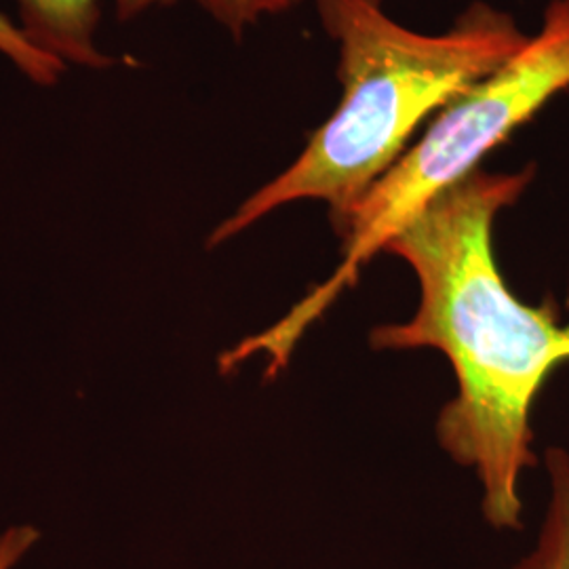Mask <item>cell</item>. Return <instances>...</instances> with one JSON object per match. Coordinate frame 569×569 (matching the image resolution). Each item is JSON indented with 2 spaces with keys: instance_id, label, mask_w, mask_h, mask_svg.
Masks as SVG:
<instances>
[{
  "instance_id": "1",
  "label": "cell",
  "mask_w": 569,
  "mask_h": 569,
  "mask_svg": "<svg viewBox=\"0 0 569 569\" xmlns=\"http://www.w3.org/2000/svg\"><path fill=\"white\" fill-rule=\"evenodd\" d=\"M533 167L477 169L416 211L382 251L411 266L420 305L407 323L371 331L376 350L437 348L448 355L458 395L441 409L437 439L475 468L483 515L496 529L521 528L519 477L536 467L531 407L552 371L569 361V321L555 302H521L500 272L493 224L517 203Z\"/></svg>"
},
{
  "instance_id": "7",
  "label": "cell",
  "mask_w": 569,
  "mask_h": 569,
  "mask_svg": "<svg viewBox=\"0 0 569 569\" xmlns=\"http://www.w3.org/2000/svg\"><path fill=\"white\" fill-rule=\"evenodd\" d=\"M302 0H197V4L226 32L241 39L244 32L266 18L283 16Z\"/></svg>"
},
{
  "instance_id": "8",
  "label": "cell",
  "mask_w": 569,
  "mask_h": 569,
  "mask_svg": "<svg viewBox=\"0 0 569 569\" xmlns=\"http://www.w3.org/2000/svg\"><path fill=\"white\" fill-rule=\"evenodd\" d=\"M39 536H41L39 529L30 528V526L7 529L0 536V569L16 568V563L20 561L21 557L34 547Z\"/></svg>"
},
{
  "instance_id": "6",
  "label": "cell",
  "mask_w": 569,
  "mask_h": 569,
  "mask_svg": "<svg viewBox=\"0 0 569 569\" xmlns=\"http://www.w3.org/2000/svg\"><path fill=\"white\" fill-rule=\"evenodd\" d=\"M0 56L11 61L13 68L20 70L28 81L41 87L56 84L66 72L60 61L49 58L39 47L28 41L26 34L21 32L20 23L9 20L2 11H0Z\"/></svg>"
},
{
  "instance_id": "4",
  "label": "cell",
  "mask_w": 569,
  "mask_h": 569,
  "mask_svg": "<svg viewBox=\"0 0 569 569\" xmlns=\"http://www.w3.org/2000/svg\"><path fill=\"white\" fill-rule=\"evenodd\" d=\"M102 0H16L18 23L26 39L42 53L84 70H108L121 66V60L106 53L98 42L102 21ZM178 0H114L119 20L129 21L143 13L171 7Z\"/></svg>"
},
{
  "instance_id": "3",
  "label": "cell",
  "mask_w": 569,
  "mask_h": 569,
  "mask_svg": "<svg viewBox=\"0 0 569 569\" xmlns=\"http://www.w3.org/2000/svg\"><path fill=\"white\" fill-rule=\"evenodd\" d=\"M569 89V0H552L538 34L500 68L468 87L435 114L422 138L369 188L350 211L342 239V262L326 283L312 289L277 326L247 338L232 350L243 363L253 352L268 355L266 380L289 363L306 329L340 293L357 283L361 268L385 249L407 220L451 186L462 182L507 142L510 133L533 119Z\"/></svg>"
},
{
  "instance_id": "5",
  "label": "cell",
  "mask_w": 569,
  "mask_h": 569,
  "mask_svg": "<svg viewBox=\"0 0 569 569\" xmlns=\"http://www.w3.org/2000/svg\"><path fill=\"white\" fill-rule=\"evenodd\" d=\"M550 477L549 509L536 547L512 569H569V453L550 448L545 456Z\"/></svg>"
},
{
  "instance_id": "2",
  "label": "cell",
  "mask_w": 569,
  "mask_h": 569,
  "mask_svg": "<svg viewBox=\"0 0 569 569\" xmlns=\"http://www.w3.org/2000/svg\"><path fill=\"white\" fill-rule=\"evenodd\" d=\"M317 11L338 49L340 102L300 157L211 232L209 247L296 201H323L340 234L413 133L529 39L488 2H472L441 34L401 26L385 0H317Z\"/></svg>"
}]
</instances>
